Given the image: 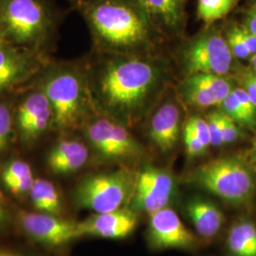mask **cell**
Here are the masks:
<instances>
[{
    "label": "cell",
    "instance_id": "cell-1",
    "mask_svg": "<svg viewBox=\"0 0 256 256\" xmlns=\"http://www.w3.org/2000/svg\"><path fill=\"white\" fill-rule=\"evenodd\" d=\"M86 70L97 108L126 126L150 110L167 74L162 62L130 54H101Z\"/></svg>",
    "mask_w": 256,
    "mask_h": 256
},
{
    "label": "cell",
    "instance_id": "cell-2",
    "mask_svg": "<svg viewBox=\"0 0 256 256\" xmlns=\"http://www.w3.org/2000/svg\"><path fill=\"white\" fill-rule=\"evenodd\" d=\"M100 54L142 55L156 32L138 0H86L77 7Z\"/></svg>",
    "mask_w": 256,
    "mask_h": 256
},
{
    "label": "cell",
    "instance_id": "cell-3",
    "mask_svg": "<svg viewBox=\"0 0 256 256\" xmlns=\"http://www.w3.org/2000/svg\"><path fill=\"white\" fill-rule=\"evenodd\" d=\"M36 82L50 104L55 132L66 134L81 129L86 120L98 110L92 96L86 68L50 60Z\"/></svg>",
    "mask_w": 256,
    "mask_h": 256
},
{
    "label": "cell",
    "instance_id": "cell-4",
    "mask_svg": "<svg viewBox=\"0 0 256 256\" xmlns=\"http://www.w3.org/2000/svg\"><path fill=\"white\" fill-rule=\"evenodd\" d=\"M58 22L50 0H0V34L12 46L50 55Z\"/></svg>",
    "mask_w": 256,
    "mask_h": 256
},
{
    "label": "cell",
    "instance_id": "cell-5",
    "mask_svg": "<svg viewBox=\"0 0 256 256\" xmlns=\"http://www.w3.org/2000/svg\"><path fill=\"white\" fill-rule=\"evenodd\" d=\"M191 180L223 200L239 204L252 198L256 189L254 174L241 160L225 156L210 160L192 172Z\"/></svg>",
    "mask_w": 256,
    "mask_h": 256
},
{
    "label": "cell",
    "instance_id": "cell-6",
    "mask_svg": "<svg viewBox=\"0 0 256 256\" xmlns=\"http://www.w3.org/2000/svg\"><path fill=\"white\" fill-rule=\"evenodd\" d=\"M136 178L137 174L126 168L90 174L77 185L74 200L95 214L118 210L132 198Z\"/></svg>",
    "mask_w": 256,
    "mask_h": 256
},
{
    "label": "cell",
    "instance_id": "cell-7",
    "mask_svg": "<svg viewBox=\"0 0 256 256\" xmlns=\"http://www.w3.org/2000/svg\"><path fill=\"white\" fill-rule=\"evenodd\" d=\"M81 129L95 153L106 162H119L136 158L140 147L126 124L97 110Z\"/></svg>",
    "mask_w": 256,
    "mask_h": 256
},
{
    "label": "cell",
    "instance_id": "cell-8",
    "mask_svg": "<svg viewBox=\"0 0 256 256\" xmlns=\"http://www.w3.org/2000/svg\"><path fill=\"white\" fill-rule=\"evenodd\" d=\"M234 57L226 38L214 27L207 28L192 38L182 54L186 76L198 74L225 76L232 68Z\"/></svg>",
    "mask_w": 256,
    "mask_h": 256
},
{
    "label": "cell",
    "instance_id": "cell-9",
    "mask_svg": "<svg viewBox=\"0 0 256 256\" xmlns=\"http://www.w3.org/2000/svg\"><path fill=\"white\" fill-rule=\"evenodd\" d=\"M16 137L26 146H32L54 131V113L45 92L36 81L23 90L14 104Z\"/></svg>",
    "mask_w": 256,
    "mask_h": 256
},
{
    "label": "cell",
    "instance_id": "cell-10",
    "mask_svg": "<svg viewBox=\"0 0 256 256\" xmlns=\"http://www.w3.org/2000/svg\"><path fill=\"white\" fill-rule=\"evenodd\" d=\"M50 60V55L36 50L1 44L0 98L32 84Z\"/></svg>",
    "mask_w": 256,
    "mask_h": 256
},
{
    "label": "cell",
    "instance_id": "cell-11",
    "mask_svg": "<svg viewBox=\"0 0 256 256\" xmlns=\"http://www.w3.org/2000/svg\"><path fill=\"white\" fill-rule=\"evenodd\" d=\"M174 178L169 172L155 166H144L137 174L131 198L133 210L152 214L167 207L174 196Z\"/></svg>",
    "mask_w": 256,
    "mask_h": 256
},
{
    "label": "cell",
    "instance_id": "cell-12",
    "mask_svg": "<svg viewBox=\"0 0 256 256\" xmlns=\"http://www.w3.org/2000/svg\"><path fill=\"white\" fill-rule=\"evenodd\" d=\"M19 221L30 238L48 246H63L80 238L77 223L58 218L54 214L22 212Z\"/></svg>",
    "mask_w": 256,
    "mask_h": 256
},
{
    "label": "cell",
    "instance_id": "cell-13",
    "mask_svg": "<svg viewBox=\"0 0 256 256\" xmlns=\"http://www.w3.org/2000/svg\"><path fill=\"white\" fill-rule=\"evenodd\" d=\"M232 82L216 74H198L186 76L180 86L183 102L192 108L218 106L232 90Z\"/></svg>",
    "mask_w": 256,
    "mask_h": 256
},
{
    "label": "cell",
    "instance_id": "cell-14",
    "mask_svg": "<svg viewBox=\"0 0 256 256\" xmlns=\"http://www.w3.org/2000/svg\"><path fill=\"white\" fill-rule=\"evenodd\" d=\"M148 239L158 250L188 248L196 243L192 234L174 210L166 207L150 214Z\"/></svg>",
    "mask_w": 256,
    "mask_h": 256
},
{
    "label": "cell",
    "instance_id": "cell-15",
    "mask_svg": "<svg viewBox=\"0 0 256 256\" xmlns=\"http://www.w3.org/2000/svg\"><path fill=\"white\" fill-rule=\"evenodd\" d=\"M137 225V216L133 210L120 208L106 212L95 214L77 223L79 236L122 239L128 236Z\"/></svg>",
    "mask_w": 256,
    "mask_h": 256
},
{
    "label": "cell",
    "instance_id": "cell-16",
    "mask_svg": "<svg viewBox=\"0 0 256 256\" xmlns=\"http://www.w3.org/2000/svg\"><path fill=\"white\" fill-rule=\"evenodd\" d=\"M88 158V147L82 142L64 138L56 142L48 151L46 165L54 174H72L86 165Z\"/></svg>",
    "mask_w": 256,
    "mask_h": 256
},
{
    "label": "cell",
    "instance_id": "cell-17",
    "mask_svg": "<svg viewBox=\"0 0 256 256\" xmlns=\"http://www.w3.org/2000/svg\"><path fill=\"white\" fill-rule=\"evenodd\" d=\"M180 120V108L173 102H166L153 115L149 126V135L162 151H170L178 142Z\"/></svg>",
    "mask_w": 256,
    "mask_h": 256
},
{
    "label": "cell",
    "instance_id": "cell-18",
    "mask_svg": "<svg viewBox=\"0 0 256 256\" xmlns=\"http://www.w3.org/2000/svg\"><path fill=\"white\" fill-rule=\"evenodd\" d=\"M156 32L167 34L182 30L185 21V0H138Z\"/></svg>",
    "mask_w": 256,
    "mask_h": 256
},
{
    "label": "cell",
    "instance_id": "cell-19",
    "mask_svg": "<svg viewBox=\"0 0 256 256\" xmlns=\"http://www.w3.org/2000/svg\"><path fill=\"white\" fill-rule=\"evenodd\" d=\"M186 212L198 234L203 238H212L222 228L224 216L212 202L200 198H192L187 202Z\"/></svg>",
    "mask_w": 256,
    "mask_h": 256
},
{
    "label": "cell",
    "instance_id": "cell-20",
    "mask_svg": "<svg viewBox=\"0 0 256 256\" xmlns=\"http://www.w3.org/2000/svg\"><path fill=\"white\" fill-rule=\"evenodd\" d=\"M1 180L10 192L16 196H23L30 194L36 178L32 166L27 162L14 158L3 166Z\"/></svg>",
    "mask_w": 256,
    "mask_h": 256
},
{
    "label": "cell",
    "instance_id": "cell-21",
    "mask_svg": "<svg viewBox=\"0 0 256 256\" xmlns=\"http://www.w3.org/2000/svg\"><path fill=\"white\" fill-rule=\"evenodd\" d=\"M30 198L38 212L58 216L62 210L61 196L54 183L37 178L30 192Z\"/></svg>",
    "mask_w": 256,
    "mask_h": 256
},
{
    "label": "cell",
    "instance_id": "cell-22",
    "mask_svg": "<svg viewBox=\"0 0 256 256\" xmlns=\"http://www.w3.org/2000/svg\"><path fill=\"white\" fill-rule=\"evenodd\" d=\"M228 247L234 256H256V226L250 221L234 224L228 236Z\"/></svg>",
    "mask_w": 256,
    "mask_h": 256
},
{
    "label": "cell",
    "instance_id": "cell-23",
    "mask_svg": "<svg viewBox=\"0 0 256 256\" xmlns=\"http://www.w3.org/2000/svg\"><path fill=\"white\" fill-rule=\"evenodd\" d=\"M241 0H198V18L207 26L226 18Z\"/></svg>",
    "mask_w": 256,
    "mask_h": 256
},
{
    "label": "cell",
    "instance_id": "cell-24",
    "mask_svg": "<svg viewBox=\"0 0 256 256\" xmlns=\"http://www.w3.org/2000/svg\"><path fill=\"white\" fill-rule=\"evenodd\" d=\"M14 137V104L3 97L0 98V155L9 148Z\"/></svg>",
    "mask_w": 256,
    "mask_h": 256
},
{
    "label": "cell",
    "instance_id": "cell-25",
    "mask_svg": "<svg viewBox=\"0 0 256 256\" xmlns=\"http://www.w3.org/2000/svg\"><path fill=\"white\" fill-rule=\"evenodd\" d=\"M221 112L225 115L229 116L230 118L236 120L238 124H241L244 126H247L250 128H254V126L250 122V120L248 118L247 114L245 113L242 106H240L234 92L232 90L229 95L220 104Z\"/></svg>",
    "mask_w": 256,
    "mask_h": 256
},
{
    "label": "cell",
    "instance_id": "cell-26",
    "mask_svg": "<svg viewBox=\"0 0 256 256\" xmlns=\"http://www.w3.org/2000/svg\"><path fill=\"white\" fill-rule=\"evenodd\" d=\"M232 55L238 59H248L252 54L248 50L240 34V26L234 25L228 28L224 36Z\"/></svg>",
    "mask_w": 256,
    "mask_h": 256
},
{
    "label": "cell",
    "instance_id": "cell-27",
    "mask_svg": "<svg viewBox=\"0 0 256 256\" xmlns=\"http://www.w3.org/2000/svg\"><path fill=\"white\" fill-rule=\"evenodd\" d=\"M184 142L187 154L190 156H198L202 155L207 149L202 144L200 140L196 136L192 128L186 122L184 128Z\"/></svg>",
    "mask_w": 256,
    "mask_h": 256
},
{
    "label": "cell",
    "instance_id": "cell-28",
    "mask_svg": "<svg viewBox=\"0 0 256 256\" xmlns=\"http://www.w3.org/2000/svg\"><path fill=\"white\" fill-rule=\"evenodd\" d=\"M206 120H207L209 130H210V146H223L222 133H221L222 112L221 111L212 112L208 115Z\"/></svg>",
    "mask_w": 256,
    "mask_h": 256
},
{
    "label": "cell",
    "instance_id": "cell-29",
    "mask_svg": "<svg viewBox=\"0 0 256 256\" xmlns=\"http://www.w3.org/2000/svg\"><path fill=\"white\" fill-rule=\"evenodd\" d=\"M221 133L223 144H234L238 140L240 136V131L238 126V122L230 118L229 116L222 113L221 122Z\"/></svg>",
    "mask_w": 256,
    "mask_h": 256
},
{
    "label": "cell",
    "instance_id": "cell-30",
    "mask_svg": "<svg viewBox=\"0 0 256 256\" xmlns=\"http://www.w3.org/2000/svg\"><path fill=\"white\" fill-rule=\"evenodd\" d=\"M187 124L192 128L196 136L200 140L202 144L207 149L210 146V136L207 120L200 116L191 117Z\"/></svg>",
    "mask_w": 256,
    "mask_h": 256
},
{
    "label": "cell",
    "instance_id": "cell-31",
    "mask_svg": "<svg viewBox=\"0 0 256 256\" xmlns=\"http://www.w3.org/2000/svg\"><path fill=\"white\" fill-rule=\"evenodd\" d=\"M240 106L247 114L248 118L250 120L254 126H256V108L250 100L247 92L243 88H236L232 90Z\"/></svg>",
    "mask_w": 256,
    "mask_h": 256
},
{
    "label": "cell",
    "instance_id": "cell-32",
    "mask_svg": "<svg viewBox=\"0 0 256 256\" xmlns=\"http://www.w3.org/2000/svg\"><path fill=\"white\" fill-rule=\"evenodd\" d=\"M240 34L250 52L252 55L256 54V36L250 32L244 25L240 26Z\"/></svg>",
    "mask_w": 256,
    "mask_h": 256
},
{
    "label": "cell",
    "instance_id": "cell-33",
    "mask_svg": "<svg viewBox=\"0 0 256 256\" xmlns=\"http://www.w3.org/2000/svg\"><path fill=\"white\" fill-rule=\"evenodd\" d=\"M247 92L250 100L256 108V77H254L252 72L248 74L244 78V88Z\"/></svg>",
    "mask_w": 256,
    "mask_h": 256
},
{
    "label": "cell",
    "instance_id": "cell-34",
    "mask_svg": "<svg viewBox=\"0 0 256 256\" xmlns=\"http://www.w3.org/2000/svg\"><path fill=\"white\" fill-rule=\"evenodd\" d=\"M244 26L256 36V2L248 10Z\"/></svg>",
    "mask_w": 256,
    "mask_h": 256
},
{
    "label": "cell",
    "instance_id": "cell-35",
    "mask_svg": "<svg viewBox=\"0 0 256 256\" xmlns=\"http://www.w3.org/2000/svg\"><path fill=\"white\" fill-rule=\"evenodd\" d=\"M0 256H24L22 254H19L18 252H10V250H0Z\"/></svg>",
    "mask_w": 256,
    "mask_h": 256
},
{
    "label": "cell",
    "instance_id": "cell-36",
    "mask_svg": "<svg viewBox=\"0 0 256 256\" xmlns=\"http://www.w3.org/2000/svg\"><path fill=\"white\" fill-rule=\"evenodd\" d=\"M7 220V216H6V210L3 208V206L0 204V224L4 223Z\"/></svg>",
    "mask_w": 256,
    "mask_h": 256
},
{
    "label": "cell",
    "instance_id": "cell-37",
    "mask_svg": "<svg viewBox=\"0 0 256 256\" xmlns=\"http://www.w3.org/2000/svg\"><path fill=\"white\" fill-rule=\"evenodd\" d=\"M252 156H254V160L256 166V137L254 142V146H252Z\"/></svg>",
    "mask_w": 256,
    "mask_h": 256
},
{
    "label": "cell",
    "instance_id": "cell-38",
    "mask_svg": "<svg viewBox=\"0 0 256 256\" xmlns=\"http://www.w3.org/2000/svg\"><path fill=\"white\" fill-rule=\"evenodd\" d=\"M250 64L252 66H256V54L250 56Z\"/></svg>",
    "mask_w": 256,
    "mask_h": 256
},
{
    "label": "cell",
    "instance_id": "cell-39",
    "mask_svg": "<svg viewBox=\"0 0 256 256\" xmlns=\"http://www.w3.org/2000/svg\"><path fill=\"white\" fill-rule=\"evenodd\" d=\"M72 3H74V4H75L77 7L80 5V4H82V3H84V1H86V0H70Z\"/></svg>",
    "mask_w": 256,
    "mask_h": 256
},
{
    "label": "cell",
    "instance_id": "cell-40",
    "mask_svg": "<svg viewBox=\"0 0 256 256\" xmlns=\"http://www.w3.org/2000/svg\"><path fill=\"white\" fill-rule=\"evenodd\" d=\"M252 74L254 76V77H256V66H252Z\"/></svg>",
    "mask_w": 256,
    "mask_h": 256
},
{
    "label": "cell",
    "instance_id": "cell-41",
    "mask_svg": "<svg viewBox=\"0 0 256 256\" xmlns=\"http://www.w3.org/2000/svg\"><path fill=\"white\" fill-rule=\"evenodd\" d=\"M4 43H6V42L4 41L3 37L1 36V34H0V45H1V44H4Z\"/></svg>",
    "mask_w": 256,
    "mask_h": 256
}]
</instances>
